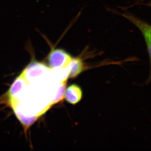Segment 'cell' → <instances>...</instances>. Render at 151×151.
I'll return each instance as SVG.
<instances>
[{
    "label": "cell",
    "instance_id": "cell-1",
    "mask_svg": "<svg viewBox=\"0 0 151 151\" xmlns=\"http://www.w3.org/2000/svg\"><path fill=\"white\" fill-rule=\"evenodd\" d=\"M73 57L62 49H53L48 56V61L50 68L60 69L68 66Z\"/></svg>",
    "mask_w": 151,
    "mask_h": 151
},
{
    "label": "cell",
    "instance_id": "cell-2",
    "mask_svg": "<svg viewBox=\"0 0 151 151\" xmlns=\"http://www.w3.org/2000/svg\"><path fill=\"white\" fill-rule=\"evenodd\" d=\"M123 16L128 19L132 23L138 27L142 33L144 40L145 41L147 49L148 51L149 55L151 58V26L148 23L140 20L137 17L130 14H124Z\"/></svg>",
    "mask_w": 151,
    "mask_h": 151
},
{
    "label": "cell",
    "instance_id": "cell-3",
    "mask_svg": "<svg viewBox=\"0 0 151 151\" xmlns=\"http://www.w3.org/2000/svg\"><path fill=\"white\" fill-rule=\"evenodd\" d=\"M50 68L43 63L33 62L26 68L24 74L28 80H33L43 76L49 71Z\"/></svg>",
    "mask_w": 151,
    "mask_h": 151
},
{
    "label": "cell",
    "instance_id": "cell-4",
    "mask_svg": "<svg viewBox=\"0 0 151 151\" xmlns=\"http://www.w3.org/2000/svg\"><path fill=\"white\" fill-rule=\"evenodd\" d=\"M82 97V90L77 85L73 84L66 88L64 99L68 103L76 105L81 100Z\"/></svg>",
    "mask_w": 151,
    "mask_h": 151
},
{
    "label": "cell",
    "instance_id": "cell-5",
    "mask_svg": "<svg viewBox=\"0 0 151 151\" xmlns=\"http://www.w3.org/2000/svg\"><path fill=\"white\" fill-rule=\"evenodd\" d=\"M68 78H75L85 70V64L80 57H73L70 61Z\"/></svg>",
    "mask_w": 151,
    "mask_h": 151
},
{
    "label": "cell",
    "instance_id": "cell-6",
    "mask_svg": "<svg viewBox=\"0 0 151 151\" xmlns=\"http://www.w3.org/2000/svg\"><path fill=\"white\" fill-rule=\"evenodd\" d=\"M26 86V81L23 77H20L18 78L16 80H15L14 83L12 85L9 91L10 96L12 97H16L18 94H19L20 93L24 88Z\"/></svg>",
    "mask_w": 151,
    "mask_h": 151
},
{
    "label": "cell",
    "instance_id": "cell-7",
    "mask_svg": "<svg viewBox=\"0 0 151 151\" xmlns=\"http://www.w3.org/2000/svg\"><path fill=\"white\" fill-rule=\"evenodd\" d=\"M68 79V77H67L65 80H64L63 82H62L59 87L57 94L56 95L55 97L53 100L52 102L49 105L50 107L51 106L57 104L60 102H61L64 99L65 93V91L67 88L66 87H67Z\"/></svg>",
    "mask_w": 151,
    "mask_h": 151
}]
</instances>
